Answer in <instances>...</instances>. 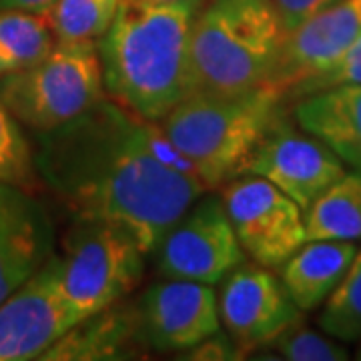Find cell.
Listing matches in <instances>:
<instances>
[{
  "instance_id": "cell-1",
  "label": "cell",
  "mask_w": 361,
  "mask_h": 361,
  "mask_svg": "<svg viewBox=\"0 0 361 361\" xmlns=\"http://www.w3.org/2000/svg\"><path fill=\"white\" fill-rule=\"evenodd\" d=\"M153 123L104 97L75 121L40 133L39 155L42 177L77 219L129 229L147 255L209 191L155 155Z\"/></svg>"
},
{
  "instance_id": "cell-2",
  "label": "cell",
  "mask_w": 361,
  "mask_h": 361,
  "mask_svg": "<svg viewBox=\"0 0 361 361\" xmlns=\"http://www.w3.org/2000/svg\"><path fill=\"white\" fill-rule=\"evenodd\" d=\"M205 0H121L97 51L106 97L159 123L193 92L191 32Z\"/></svg>"
},
{
  "instance_id": "cell-3",
  "label": "cell",
  "mask_w": 361,
  "mask_h": 361,
  "mask_svg": "<svg viewBox=\"0 0 361 361\" xmlns=\"http://www.w3.org/2000/svg\"><path fill=\"white\" fill-rule=\"evenodd\" d=\"M285 35L273 0H205L191 32L193 92L241 94L265 87Z\"/></svg>"
},
{
  "instance_id": "cell-4",
  "label": "cell",
  "mask_w": 361,
  "mask_h": 361,
  "mask_svg": "<svg viewBox=\"0 0 361 361\" xmlns=\"http://www.w3.org/2000/svg\"><path fill=\"white\" fill-rule=\"evenodd\" d=\"M281 103L267 85L241 94L193 92L159 127L211 191L245 173L249 157L281 116Z\"/></svg>"
},
{
  "instance_id": "cell-5",
  "label": "cell",
  "mask_w": 361,
  "mask_h": 361,
  "mask_svg": "<svg viewBox=\"0 0 361 361\" xmlns=\"http://www.w3.org/2000/svg\"><path fill=\"white\" fill-rule=\"evenodd\" d=\"M97 40L61 42L35 66L0 78V101L39 133L59 129L104 99Z\"/></svg>"
},
{
  "instance_id": "cell-6",
  "label": "cell",
  "mask_w": 361,
  "mask_h": 361,
  "mask_svg": "<svg viewBox=\"0 0 361 361\" xmlns=\"http://www.w3.org/2000/svg\"><path fill=\"white\" fill-rule=\"evenodd\" d=\"M147 253L137 237L115 223L77 219L61 259V285L87 317L127 297L141 283Z\"/></svg>"
},
{
  "instance_id": "cell-7",
  "label": "cell",
  "mask_w": 361,
  "mask_h": 361,
  "mask_svg": "<svg viewBox=\"0 0 361 361\" xmlns=\"http://www.w3.org/2000/svg\"><path fill=\"white\" fill-rule=\"evenodd\" d=\"M221 199L245 255L263 267H281L307 241L305 211L263 177L225 183Z\"/></svg>"
},
{
  "instance_id": "cell-8",
  "label": "cell",
  "mask_w": 361,
  "mask_h": 361,
  "mask_svg": "<svg viewBox=\"0 0 361 361\" xmlns=\"http://www.w3.org/2000/svg\"><path fill=\"white\" fill-rule=\"evenodd\" d=\"M153 255L163 279H189L207 285L221 283L247 257L223 199L215 195H201L165 233Z\"/></svg>"
},
{
  "instance_id": "cell-9",
  "label": "cell",
  "mask_w": 361,
  "mask_h": 361,
  "mask_svg": "<svg viewBox=\"0 0 361 361\" xmlns=\"http://www.w3.org/2000/svg\"><path fill=\"white\" fill-rule=\"evenodd\" d=\"M80 319L61 285V259L52 255L0 303V361L40 360Z\"/></svg>"
},
{
  "instance_id": "cell-10",
  "label": "cell",
  "mask_w": 361,
  "mask_h": 361,
  "mask_svg": "<svg viewBox=\"0 0 361 361\" xmlns=\"http://www.w3.org/2000/svg\"><path fill=\"white\" fill-rule=\"evenodd\" d=\"M219 317L235 345L247 353L263 351L287 327L303 319L281 277L255 261H243L221 279Z\"/></svg>"
},
{
  "instance_id": "cell-11",
  "label": "cell",
  "mask_w": 361,
  "mask_h": 361,
  "mask_svg": "<svg viewBox=\"0 0 361 361\" xmlns=\"http://www.w3.org/2000/svg\"><path fill=\"white\" fill-rule=\"evenodd\" d=\"M349 169L310 133H299L279 116L249 157L243 175H257L291 197L303 211Z\"/></svg>"
},
{
  "instance_id": "cell-12",
  "label": "cell",
  "mask_w": 361,
  "mask_h": 361,
  "mask_svg": "<svg viewBox=\"0 0 361 361\" xmlns=\"http://www.w3.org/2000/svg\"><path fill=\"white\" fill-rule=\"evenodd\" d=\"M361 37V0H337L287 30L267 87L289 99Z\"/></svg>"
},
{
  "instance_id": "cell-13",
  "label": "cell",
  "mask_w": 361,
  "mask_h": 361,
  "mask_svg": "<svg viewBox=\"0 0 361 361\" xmlns=\"http://www.w3.org/2000/svg\"><path fill=\"white\" fill-rule=\"evenodd\" d=\"M142 341L151 351L180 353L221 329L213 285L189 279H163L137 301Z\"/></svg>"
},
{
  "instance_id": "cell-14",
  "label": "cell",
  "mask_w": 361,
  "mask_h": 361,
  "mask_svg": "<svg viewBox=\"0 0 361 361\" xmlns=\"http://www.w3.org/2000/svg\"><path fill=\"white\" fill-rule=\"evenodd\" d=\"M54 255V227L23 187L0 180V303Z\"/></svg>"
},
{
  "instance_id": "cell-15",
  "label": "cell",
  "mask_w": 361,
  "mask_h": 361,
  "mask_svg": "<svg viewBox=\"0 0 361 361\" xmlns=\"http://www.w3.org/2000/svg\"><path fill=\"white\" fill-rule=\"evenodd\" d=\"M147 351L135 301H116L77 322L42 353V361L137 360Z\"/></svg>"
},
{
  "instance_id": "cell-16",
  "label": "cell",
  "mask_w": 361,
  "mask_h": 361,
  "mask_svg": "<svg viewBox=\"0 0 361 361\" xmlns=\"http://www.w3.org/2000/svg\"><path fill=\"white\" fill-rule=\"evenodd\" d=\"M301 130L329 147L343 165L361 171V85H339L301 97L293 106Z\"/></svg>"
},
{
  "instance_id": "cell-17",
  "label": "cell",
  "mask_w": 361,
  "mask_h": 361,
  "mask_svg": "<svg viewBox=\"0 0 361 361\" xmlns=\"http://www.w3.org/2000/svg\"><path fill=\"white\" fill-rule=\"evenodd\" d=\"M357 253L353 241L315 239L305 241L281 265V281L299 310L322 307L343 279Z\"/></svg>"
},
{
  "instance_id": "cell-18",
  "label": "cell",
  "mask_w": 361,
  "mask_h": 361,
  "mask_svg": "<svg viewBox=\"0 0 361 361\" xmlns=\"http://www.w3.org/2000/svg\"><path fill=\"white\" fill-rule=\"evenodd\" d=\"M307 241H360L361 171H351L325 189L305 211Z\"/></svg>"
},
{
  "instance_id": "cell-19",
  "label": "cell",
  "mask_w": 361,
  "mask_h": 361,
  "mask_svg": "<svg viewBox=\"0 0 361 361\" xmlns=\"http://www.w3.org/2000/svg\"><path fill=\"white\" fill-rule=\"evenodd\" d=\"M56 44L47 13H0V78L40 63Z\"/></svg>"
},
{
  "instance_id": "cell-20",
  "label": "cell",
  "mask_w": 361,
  "mask_h": 361,
  "mask_svg": "<svg viewBox=\"0 0 361 361\" xmlns=\"http://www.w3.org/2000/svg\"><path fill=\"white\" fill-rule=\"evenodd\" d=\"M319 327L341 343L361 339V249L319 313Z\"/></svg>"
},
{
  "instance_id": "cell-21",
  "label": "cell",
  "mask_w": 361,
  "mask_h": 361,
  "mask_svg": "<svg viewBox=\"0 0 361 361\" xmlns=\"http://www.w3.org/2000/svg\"><path fill=\"white\" fill-rule=\"evenodd\" d=\"M118 2L121 0H56L47 14L56 40H99L111 25Z\"/></svg>"
},
{
  "instance_id": "cell-22",
  "label": "cell",
  "mask_w": 361,
  "mask_h": 361,
  "mask_svg": "<svg viewBox=\"0 0 361 361\" xmlns=\"http://www.w3.org/2000/svg\"><path fill=\"white\" fill-rule=\"evenodd\" d=\"M263 351H275L277 357L287 361H345L349 351L336 337L319 334L301 322L287 327Z\"/></svg>"
},
{
  "instance_id": "cell-23",
  "label": "cell",
  "mask_w": 361,
  "mask_h": 361,
  "mask_svg": "<svg viewBox=\"0 0 361 361\" xmlns=\"http://www.w3.org/2000/svg\"><path fill=\"white\" fill-rule=\"evenodd\" d=\"M32 161L16 118L0 101V171L8 183L25 187L32 177Z\"/></svg>"
},
{
  "instance_id": "cell-24",
  "label": "cell",
  "mask_w": 361,
  "mask_h": 361,
  "mask_svg": "<svg viewBox=\"0 0 361 361\" xmlns=\"http://www.w3.org/2000/svg\"><path fill=\"white\" fill-rule=\"evenodd\" d=\"M339 85H361V37L325 73L305 82L295 94V99Z\"/></svg>"
},
{
  "instance_id": "cell-25",
  "label": "cell",
  "mask_w": 361,
  "mask_h": 361,
  "mask_svg": "<svg viewBox=\"0 0 361 361\" xmlns=\"http://www.w3.org/2000/svg\"><path fill=\"white\" fill-rule=\"evenodd\" d=\"M177 357L187 361H237L243 360L245 355L235 345L229 334L221 327L219 331L211 334L193 348L180 351V355Z\"/></svg>"
},
{
  "instance_id": "cell-26",
  "label": "cell",
  "mask_w": 361,
  "mask_h": 361,
  "mask_svg": "<svg viewBox=\"0 0 361 361\" xmlns=\"http://www.w3.org/2000/svg\"><path fill=\"white\" fill-rule=\"evenodd\" d=\"M273 2L283 18L285 30H291L305 18H310L311 14L334 4L337 0H273Z\"/></svg>"
},
{
  "instance_id": "cell-27",
  "label": "cell",
  "mask_w": 361,
  "mask_h": 361,
  "mask_svg": "<svg viewBox=\"0 0 361 361\" xmlns=\"http://www.w3.org/2000/svg\"><path fill=\"white\" fill-rule=\"evenodd\" d=\"M56 0H0L2 11H26V13H49Z\"/></svg>"
},
{
  "instance_id": "cell-28",
  "label": "cell",
  "mask_w": 361,
  "mask_h": 361,
  "mask_svg": "<svg viewBox=\"0 0 361 361\" xmlns=\"http://www.w3.org/2000/svg\"><path fill=\"white\" fill-rule=\"evenodd\" d=\"M139 2H149V4H169V2H179V0H139Z\"/></svg>"
},
{
  "instance_id": "cell-29",
  "label": "cell",
  "mask_w": 361,
  "mask_h": 361,
  "mask_svg": "<svg viewBox=\"0 0 361 361\" xmlns=\"http://www.w3.org/2000/svg\"><path fill=\"white\" fill-rule=\"evenodd\" d=\"M357 360H361V339H360V348H357V355H355Z\"/></svg>"
},
{
  "instance_id": "cell-30",
  "label": "cell",
  "mask_w": 361,
  "mask_h": 361,
  "mask_svg": "<svg viewBox=\"0 0 361 361\" xmlns=\"http://www.w3.org/2000/svg\"><path fill=\"white\" fill-rule=\"evenodd\" d=\"M0 180H4V183H8V180H6V177L2 175V171H0Z\"/></svg>"
}]
</instances>
